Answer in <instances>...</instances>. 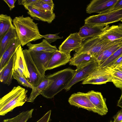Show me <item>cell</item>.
Masks as SVG:
<instances>
[{"label": "cell", "mask_w": 122, "mask_h": 122, "mask_svg": "<svg viewBox=\"0 0 122 122\" xmlns=\"http://www.w3.org/2000/svg\"><path fill=\"white\" fill-rule=\"evenodd\" d=\"M75 70L69 68L45 75V77L52 80V82L41 93L40 95L47 98L51 99L66 88L74 75Z\"/></svg>", "instance_id": "cell-2"}, {"label": "cell", "mask_w": 122, "mask_h": 122, "mask_svg": "<svg viewBox=\"0 0 122 122\" xmlns=\"http://www.w3.org/2000/svg\"><path fill=\"white\" fill-rule=\"evenodd\" d=\"M110 122H112V121H111Z\"/></svg>", "instance_id": "cell-41"}, {"label": "cell", "mask_w": 122, "mask_h": 122, "mask_svg": "<svg viewBox=\"0 0 122 122\" xmlns=\"http://www.w3.org/2000/svg\"><path fill=\"white\" fill-rule=\"evenodd\" d=\"M43 2L54 8V4L52 0H41Z\"/></svg>", "instance_id": "cell-38"}, {"label": "cell", "mask_w": 122, "mask_h": 122, "mask_svg": "<svg viewBox=\"0 0 122 122\" xmlns=\"http://www.w3.org/2000/svg\"><path fill=\"white\" fill-rule=\"evenodd\" d=\"M100 35L83 41L81 47L75 50L76 53L73 56L88 53L95 59L104 50L121 41H110L102 38Z\"/></svg>", "instance_id": "cell-4"}, {"label": "cell", "mask_w": 122, "mask_h": 122, "mask_svg": "<svg viewBox=\"0 0 122 122\" xmlns=\"http://www.w3.org/2000/svg\"><path fill=\"white\" fill-rule=\"evenodd\" d=\"M68 101L72 105L83 108L101 115V113L90 101L86 93L80 92L74 93L71 95Z\"/></svg>", "instance_id": "cell-6"}, {"label": "cell", "mask_w": 122, "mask_h": 122, "mask_svg": "<svg viewBox=\"0 0 122 122\" xmlns=\"http://www.w3.org/2000/svg\"><path fill=\"white\" fill-rule=\"evenodd\" d=\"M53 81L52 80L47 79L45 77L37 87L32 89L31 92L27 102H33L38 96Z\"/></svg>", "instance_id": "cell-24"}, {"label": "cell", "mask_w": 122, "mask_h": 122, "mask_svg": "<svg viewBox=\"0 0 122 122\" xmlns=\"http://www.w3.org/2000/svg\"><path fill=\"white\" fill-rule=\"evenodd\" d=\"M11 17L6 15H0V41L11 28L14 27Z\"/></svg>", "instance_id": "cell-25"}, {"label": "cell", "mask_w": 122, "mask_h": 122, "mask_svg": "<svg viewBox=\"0 0 122 122\" xmlns=\"http://www.w3.org/2000/svg\"><path fill=\"white\" fill-rule=\"evenodd\" d=\"M111 75L105 69L96 68L91 74L82 83L83 84H91L100 85L112 82Z\"/></svg>", "instance_id": "cell-10"}, {"label": "cell", "mask_w": 122, "mask_h": 122, "mask_svg": "<svg viewBox=\"0 0 122 122\" xmlns=\"http://www.w3.org/2000/svg\"><path fill=\"white\" fill-rule=\"evenodd\" d=\"M121 20L122 8L90 16L85 20V24L91 26H105Z\"/></svg>", "instance_id": "cell-5"}, {"label": "cell", "mask_w": 122, "mask_h": 122, "mask_svg": "<svg viewBox=\"0 0 122 122\" xmlns=\"http://www.w3.org/2000/svg\"><path fill=\"white\" fill-rule=\"evenodd\" d=\"M84 40L79 35L78 33L71 34L59 46V50L68 54L81 46Z\"/></svg>", "instance_id": "cell-12"}, {"label": "cell", "mask_w": 122, "mask_h": 122, "mask_svg": "<svg viewBox=\"0 0 122 122\" xmlns=\"http://www.w3.org/2000/svg\"><path fill=\"white\" fill-rule=\"evenodd\" d=\"M14 27L11 28L0 41V59L4 53L17 37Z\"/></svg>", "instance_id": "cell-20"}, {"label": "cell", "mask_w": 122, "mask_h": 122, "mask_svg": "<svg viewBox=\"0 0 122 122\" xmlns=\"http://www.w3.org/2000/svg\"></svg>", "instance_id": "cell-43"}, {"label": "cell", "mask_w": 122, "mask_h": 122, "mask_svg": "<svg viewBox=\"0 0 122 122\" xmlns=\"http://www.w3.org/2000/svg\"><path fill=\"white\" fill-rule=\"evenodd\" d=\"M116 67L122 70V66H119Z\"/></svg>", "instance_id": "cell-40"}, {"label": "cell", "mask_w": 122, "mask_h": 122, "mask_svg": "<svg viewBox=\"0 0 122 122\" xmlns=\"http://www.w3.org/2000/svg\"><path fill=\"white\" fill-rule=\"evenodd\" d=\"M100 35L103 39L111 42L122 41V28L118 25H113Z\"/></svg>", "instance_id": "cell-19"}, {"label": "cell", "mask_w": 122, "mask_h": 122, "mask_svg": "<svg viewBox=\"0 0 122 122\" xmlns=\"http://www.w3.org/2000/svg\"><path fill=\"white\" fill-rule=\"evenodd\" d=\"M14 70L17 71L20 76H24L26 79L30 77L21 46L18 48L15 53Z\"/></svg>", "instance_id": "cell-13"}, {"label": "cell", "mask_w": 122, "mask_h": 122, "mask_svg": "<svg viewBox=\"0 0 122 122\" xmlns=\"http://www.w3.org/2000/svg\"><path fill=\"white\" fill-rule=\"evenodd\" d=\"M98 65L95 61L90 62L77 68L72 79L65 89L67 91L75 84L86 79Z\"/></svg>", "instance_id": "cell-7"}, {"label": "cell", "mask_w": 122, "mask_h": 122, "mask_svg": "<svg viewBox=\"0 0 122 122\" xmlns=\"http://www.w3.org/2000/svg\"><path fill=\"white\" fill-rule=\"evenodd\" d=\"M122 54V46L115 51L104 62L97 66L96 68L105 69L109 67Z\"/></svg>", "instance_id": "cell-28"}, {"label": "cell", "mask_w": 122, "mask_h": 122, "mask_svg": "<svg viewBox=\"0 0 122 122\" xmlns=\"http://www.w3.org/2000/svg\"><path fill=\"white\" fill-rule=\"evenodd\" d=\"M86 95L92 103L100 112L101 116L106 115L108 109L104 98L101 92L93 90L86 93Z\"/></svg>", "instance_id": "cell-14"}, {"label": "cell", "mask_w": 122, "mask_h": 122, "mask_svg": "<svg viewBox=\"0 0 122 122\" xmlns=\"http://www.w3.org/2000/svg\"><path fill=\"white\" fill-rule=\"evenodd\" d=\"M34 109L24 111L16 116L11 118L4 120L2 122H27L32 117Z\"/></svg>", "instance_id": "cell-27"}, {"label": "cell", "mask_w": 122, "mask_h": 122, "mask_svg": "<svg viewBox=\"0 0 122 122\" xmlns=\"http://www.w3.org/2000/svg\"><path fill=\"white\" fill-rule=\"evenodd\" d=\"M121 66H122V54L109 67H108L115 68Z\"/></svg>", "instance_id": "cell-34"}, {"label": "cell", "mask_w": 122, "mask_h": 122, "mask_svg": "<svg viewBox=\"0 0 122 122\" xmlns=\"http://www.w3.org/2000/svg\"><path fill=\"white\" fill-rule=\"evenodd\" d=\"M15 53L7 64L0 69V81L8 86L10 85L12 82L14 71Z\"/></svg>", "instance_id": "cell-15"}, {"label": "cell", "mask_w": 122, "mask_h": 122, "mask_svg": "<svg viewBox=\"0 0 122 122\" xmlns=\"http://www.w3.org/2000/svg\"><path fill=\"white\" fill-rule=\"evenodd\" d=\"M118 0H93L87 5L86 11L88 14H102L110 11Z\"/></svg>", "instance_id": "cell-11"}, {"label": "cell", "mask_w": 122, "mask_h": 122, "mask_svg": "<svg viewBox=\"0 0 122 122\" xmlns=\"http://www.w3.org/2000/svg\"><path fill=\"white\" fill-rule=\"evenodd\" d=\"M13 77L16 80L20 85L27 88H30L33 89L35 87H34L28 81L24 76H20L18 72L14 70V71Z\"/></svg>", "instance_id": "cell-29"}, {"label": "cell", "mask_w": 122, "mask_h": 122, "mask_svg": "<svg viewBox=\"0 0 122 122\" xmlns=\"http://www.w3.org/2000/svg\"><path fill=\"white\" fill-rule=\"evenodd\" d=\"M39 0H18V4L24 6L25 8L27 7L31 6L37 2Z\"/></svg>", "instance_id": "cell-32"}, {"label": "cell", "mask_w": 122, "mask_h": 122, "mask_svg": "<svg viewBox=\"0 0 122 122\" xmlns=\"http://www.w3.org/2000/svg\"><path fill=\"white\" fill-rule=\"evenodd\" d=\"M51 113V110H49L36 122H49L50 120Z\"/></svg>", "instance_id": "cell-33"}, {"label": "cell", "mask_w": 122, "mask_h": 122, "mask_svg": "<svg viewBox=\"0 0 122 122\" xmlns=\"http://www.w3.org/2000/svg\"><path fill=\"white\" fill-rule=\"evenodd\" d=\"M27 90L20 86L14 87L0 99V115L4 116L15 108L23 105L28 98Z\"/></svg>", "instance_id": "cell-3"}, {"label": "cell", "mask_w": 122, "mask_h": 122, "mask_svg": "<svg viewBox=\"0 0 122 122\" xmlns=\"http://www.w3.org/2000/svg\"><path fill=\"white\" fill-rule=\"evenodd\" d=\"M60 32L55 34H47L45 35H41L42 38H44L47 40L50 43L56 41L57 40L61 39L63 37H59L58 35Z\"/></svg>", "instance_id": "cell-31"}, {"label": "cell", "mask_w": 122, "mask_h": 122, "mask_svg": "<svg viewBox=\"0 0 122 122\" xmlns=\"http://www.w3.org/2000/svg\"><path fill=\"white\" fill-rule=\"evenodd\" d=\"M31 58L40 74L43 78L50 59L53 53L30 51Z\"/></svg>", "instance_id": "cell-8"}, {"label": "cell", "mask_w": 122, "mask_h": 122, "mask_svg": "<svg viewBox=\"0 0 122 122\" xmlns=\"http://www.w3.org/2000/svg\"><path fill=\"white\" fill-rule=\"evenodd\" d=\"M110 27L109 25L91 26L86 25L81 27L78 34L80 37L85 40L98 36L104 32Z\"/></svg>", "instance_id": "cell-16"}, {"label": "cell", "mask_w": 122, "mask_h": 122, "mask_svg": "<svg viewBox=\"0 0 122 122\" xmlns=\"http://www.w3.org/2000/svg\"><path fill=\"white\" fill-rule=\"evenodd\" d=\"M33 20L30 17H24L23 15L16 17L13 20V25L23 46L31 42L42 38L38 24Z\"/></svg>", "instance_id": "cell-1"}, {"label": "cell", "mask_w": 122, "mask_h": 122, "mask_svg": "<svg viewBox=\"0 0 122 122\" xmlns=\"http://www.w3.org/2000/svg\"><path fill=\"white\" fill-rule=\"evenodd\" d=\"M122 8V0H118V1L115 3L110 11L117 10Z\"/></svg>", "instance_id": "cell-36"}, {"label": "cell", "mask_w": 122, "mask_h": 122, "mask_svg": "<svg viewBox=\"0 0 122 122\" xmlns=\"http://www.w3.org/2000/svg\"><path fill=\"white\" fill-rule=\"evenodd\" d=\"M3 1L8 5L10 10H11L15 7L14 4L16 0H4Z\"/></svg>", "instance_id": "cell-37"}, {"label": "cell", "mask_w": 122, "mask_h": 122, "mask_svg": "<svg viewBox=\"0 0 122 122\" xmlns=\"http://www.w3.org/2000/svg\"><path fill=\"white\" fill-rule=\"evenodd\" d=\"M95 61H96L95 58L90 54L83 53L73 56L70 60L69 65L76 66L77 68Z\"/></svg>", "instance_id": "cell-23"}, {"label": "cell", "mask_w": 122, "mask_h": 122, "mask_svg": "<svg viewBox=\"0 0 122 122\" xmlns=\"http://www.w3.org/2000/svg\"><path fill=\"white\" fill-rule=\"evenodd\" d=\"M31 6L39 10L53 12L54 8L43 2L41 0H39Z\"/></svg>", "instance_id": "cell-30"}, {"label": "cell", "mask_w": 122, "mask_h": 122, "mask_svg": "<svg viewBox=\"0 0 122 122\" xmlns=\"http://www.w3.org/2000/svg\"><path fill=\"white\" fill-rule=\"evenodd\" d=\"M26 46L30 51L53 53L58 50L56 46L51 45L45 39H43L42 41L39 43L32 44L29 42L26 45Z\"/></svg>", "instance_id": "cell-22"}, {"label": "cell", "mask_w": 122, "mask_h": 122, "mask_svg": "<svg viewBox=\"0 0 122 122\" xmlns=\"http://www.w3.org/2000/svg\"><path fill=\"white\" fill-rule=\"evenodd\" d=\"M114 122H122V109L119 110L113 117Z\"/></svg>", "instance_id": "cell-35"}, {"label": "cell", "mask_w": 122, "mask_h": 122, "mask_svg": "<svg viewBox=\"0 0 122 122\" xmlns=\"http://www.w3.org/2000/svg\"><path fill=\"white\" fill-rule=\"evenodd\" d=\"M121 21L122 22V20H121Z\"/></svg>", "instance_id": "cell-42"}, {"label": "cell", "mask_w": 122, "mask_h": 122, "mask_svg": "<svg viewBox=\"0 0 122 122\" xmlns=\"http://www.w3.org/2000/svg\"><path fill=\"white\" fill-rule=\"evenodd\" d=\"M20 46H21V44L17 37L5 51L0 59V69L7 64L18 48Z\"/></svg>", "instance_id": "cell-21"}, {"label": "cell", "mask_w": 122, "mask_h": 122, "mask_svg": "<svg viewBox=\"0 0 122 122\" xmlns=\"http://www.w3.org/2000/svg\"><path fill=\"white\" fill-rule=\"evenodd\" d=\"M117 105L122 109V91L121 96L118 101Z\"/></svg>", "instance_id": "cell-39"}, {"label": "cell", "mask_w": 122, "mask_h": 122, "mask_svg": "<svg viewBox=\"0 0 122 122\" xmlns=\"http://www.w3.org/2000/svg\"><path fill=\"white\" fill-rule=\"evenodd\" d=\"M70 54H68L58 50L54 52L49 61L47 70H50L66 65L69 62Z\"/></svg>", "instance_id": "cell-17"}, {"label": "cell", "mask_w": 122, "mask_h": 122, "mask_svg": "<svg viewBox=\"0 0 122 122\" xmlns=\"http://www.w3.org/2000/svg\"><path fill=\"white\" fill-rule=\"evenodd\" d=\"M24 58L30 74L29 78L26 79L34 87H37L42 81L43 78L40 74L37 67L33 62L28 49L23 50Z\"/></svg>", "instance_id": "cell-9"}, {"label": "cell", "mask_w": 122, "mask_h": 122, "mask_svg": "<svg viewBox=\"0 0 122 122\" xmlns=\"http://www.w3.org/2000/svg\"><path fill=\"white\" fill-rule=\"evenodd\" d=\"M25 9L28 10L27 13L33 19L38 20L50 23L55 19V15L53 12L40 10L29 6Z\"/></svg>", "instance_id": "cell-18"}, {"label": "cell", "mask_w": 122, "mask_h": 122, "mask_svg": "<svg viewBox=\"0 0 122 122\" xmlns=\"http://www.w3.org/2000/svg\"><path fill=\"white\" fill-rule=\"evenodd\" d=\"M105 69L112 75V82L116 87L122 89V70L117 67H107Z\"/></svg>", "instance_id": "cell-26"}]
</instances>
